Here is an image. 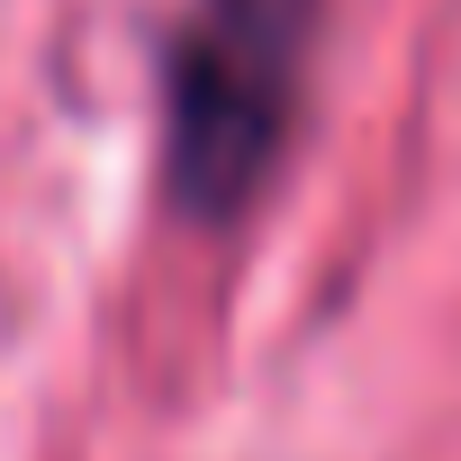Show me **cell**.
Masks as SVG:
<instances>
[{"instance_id":"6da1fadb","label":"cell","mask_w":461,"mask_h":461,"mask_svg":"<svg viewBox=\"0 0 461 461\" xmlns=\"http://www.w3.org/2000/svg\"><path fill=\"white\" fill-rule=\"evenodd\" d=\"M326 0H190L163 73V190L190 217H236L299 118Z\"/></svg>"}]
</instances>
